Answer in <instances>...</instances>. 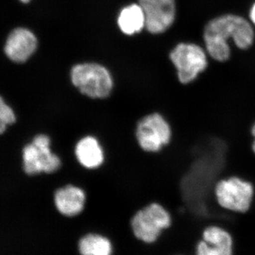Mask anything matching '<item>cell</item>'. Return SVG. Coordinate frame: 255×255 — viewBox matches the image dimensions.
<instances>
[{
    "mask_svg": "<svg viewBox=\"0 0 255 255\" xmlns=\"http://www.w3.org/2000/svg\"><path fill=\"white\" fill-rule=\"evenodd\" d=\"M78 246L80 255H112L113 253L110 240L96 233H88L80 238Z\"/></svg>",
    "mask_w": 255,
    "mask_h": 255,
    "instance_id": "obj_14",
    "label": "cell"
},
{
    "mask_svg": "<svg viewBox=\"0 0 255 255\" xmlns=\"http://www.w3.org/2000/svg\"><path fill=\"white\" fill-rule=\"evenodd\" d=\"M250 16H251L252 22H253V24L255 26V3L253 5V6H252Z\"/></svg>",
    "mask_w": 255,
    "mask_h": 255,
    "instance_id": "obj_16",
    "label": "cell"
},
{
    "mask_svg": "<svg viewBox=\"0 0 255 255\" xmlns=\"http://www.w3.org/2000/svg\"><path fill=\"white\" fill-rule=\"evenodd\" d=\"M251 133L252 135L253 136V138H254L252 147H253V152H254L255 154V123L253 124V127H252Z\"/></svg>",
    "mask_w": 255,
    "mask_h": 255,
    "instance_id": "obj_17",
    "label": "cell"
},
{
    "mask_svg": "<svg viewBox=\"0 0 255 255\" xmlns=\"http://www.w3.org/2000/svg\"><path fill=\"white\" fill-rule=\"evenodd\" d=\"M85 191L74 185H67L55 191L54 204L58 212L67 217L78 216L85 207Z\"/></svg>",
    "mask_w": 255,
    "mask_h": 255,
    "instance_id": "obj_11",
    "label": "cell"
},
{
    "mask_svg": "<svg viewBox=\"0 0 255 255\" xmlns=\"http://www.w3.org/2000/svg\"></svg>",
    "mask_w": 255,
    "mask_h": 255,
    "instance_id": "obj_19",
    "label": "cell"
},
{
    "mask_svg": "<svg viewBox=\"0 0 255 255\" xmlns=\"http://www.w3.org/2000/svg\"><path fill=\"white\" fill-rule=\"evenodd\" d=\"M214 194L217 204L223 209L236 214H246L251 209L255 189L250 181L232 176L216 183Z\"/></svg>",
    "mask_w": 255,
    "mask_h": 255,
    "instance_id": "obj_3",
    "label": "cell"
},
{
    "mask_svg": "<svg viewBox=\"0 0 255 255\" xmlns=\"http://www.w3.org/2000/svg\"><path fill=\"white\" fill-rule=\"evenodd\" d=\"M168 209L158 202H151L138 210L130 220L134 236L145 244H153L172 226Z\"/></svg>",
    "mask_w": 255,
    "mask_h": 255,
    "instance_id": "obj_2",
    "label": "cell"
},
{
    "mask_svg": "<svg viewBox=\"0 0 255 255\" xmlns=\"http://www.w3.org/2000/svg\"><path fill=\"white\" fill-rule=\"evenodd\" d=\"M72 82L79 91L92 99H105L113 89L110 72L95 63L75 65L70 73Z\"/></svg>",
    "mask_w": 255,
    "mask_h": 255,
    "instance_id": "obj_5",
    "label": "cell"
},
{
    "mask_svg": "<svg viewBox=\"0 0 255 255\" xmlns=\"http://www.w3.org/2000/svg\"><path fill=\"white\" fill-rule=\"evenodd\" d=\"M169 58L177 70L178 82L183 85L195 82L208 67L205 50L195 43H179L172 50Z\"/></svg>",
    "mask_w": 255,
    "mask_h": 255,
    "instance_id": "obj_6",
    "label": "cell"
},
{
    "mask_svg": "<svg viewBox=\"0 0 255 255\" xmlns=\"http://www.w3.org/2000/svg\"><path fill=\"white\" fill-rule=\"evenodd\" d=\"M119 28L123 33L132 35L145 27V16L140 4H132L124 8L118 18Z\"/></svg>",
    "mask_w": 255,
    "mask_h": 255,
    "instance_id": "obj_13",
    "label": "cell"
},
{
    "mask_svg": "<svg viewBox=\"0 0 255 255\" xmlns=\"http://www.w3.org/2000/svg\"><path fill=\"white\" fill-rule=\"evenodd\" d=\"M16 122L14 111L7 104L5 103L2 97L0 100V132L2 134L6 130L7 126Z\"/></svg>",
    "mask_w": 255,
    "mask_h": 255,
    "instance_id": "obj_15",
    "label": "cell"
},
{
    "mask_svg": "<svg viewBox=\"0 0 255 255\" xmlns=\"http://www.w3.org/2000/svg\"><path fill=\"white\" fill-rule=\"evenodd\" d=\"M20 1H22L23 3H28L29 2L30 0H20Z\"/></svg>",
    "mask_w": 255,
    "mask_h": 255,
    "instance_id": "obj_18",
    "label": "cell"
},
{
    "mask_svg": "<svg viewBox=\"0 0 255 255\" xmlns=\"http://www.w3.org/2000/svg\"><path fill=\"white\" fill-rule=\"evenodd\" d=\"M172 126L159 112H151L137 122L135 137L137 144L146 153L161 152L172 140Z\"/></svg>",
    "mask_w": 255,
    "mask_h": 255,
    "instance_id": "obj_4",
    "label": "cell"
},
{
    "mask_svg": "<svg viewBox=\"0 0 255 255\" xmlns=\"http://www.w3.org/2000/svg\"><path fill=\"white\" fill-rule=\"evenodd\" d=\"M235 239L227 228L212 224L203 230L194 255H235Z\"/></svg>",
    "mask_w": 255,
    "mask_h": 255,
    "instance_id": "obj_8",
    "label": "cell"
},
{
    "mask_svg": "<svg viewBox=\"0 0 255 255\" xmlns=\"http://www.w3.org/2000/svg\"><path fill=\"white\" fill-rule=\"evenodd\" d=\"M36 47V38L32 32L26 28H16L6 41L5 53L12 61L23 63L34 53Z\"/></svg>",
    "mask_w": 255,
    "mask_h": 255,
    "instance_id": "obj_10",
    "label": "cell"
},
{
    "mask_svg": "<svg viewBox=\"0 0 255 255\" xmlns=\"http://www.w3.org/2000/svg\"><path fill=\"white\" fill-rule=\"evenodd\" d=\"M75 153L80 164L87 169L98 168L105 159L102 146L95 137H82L75 145Z\"/></svg>",
    "mask_w": 255,
    "mask_h": 255,
    "instance_id": "obj_12",
    "label": "cell"
},
{
    "mask_svg": "<svg viewBox=\"0 0 255 255\" xmlns=\"http://www.w3.org/2000/svg\"><path fill=\"white\" fill-rule=\"evenodd\" d=\"M23 168L28 175L52 174L59 169L61 161L50 150V139L45 134H38L31 143L23 147Z\"/></svg>",
    "mask_w": 255,
    "mask_h": 255,
    "instance_id": "obj_7",
    "label": "cell"
},
{
    "mask_svg": "<svg viewBox=\"0 0 255 255\" xmlns=\"http://www.w3.org/2000/svg\"><path fill=\"white\" fill-rule=\"evenodd\" d=\"M145 16V28L154 34L164 33L176 17L175 0H138Z\"/></svg>",
    "mask_w": 255,
    "mask_h": 255,
    "instance_id": "obj_9",
    "label": "cell"
},
{
    "mask_svg": "<svg viewBox=\"0 0 255 255\" xmlns=\"http://www.w3.org/2000/svg\"><path fill=\"white\" fill-rule=\"evenodd\" d=\"M230 38H232L240 49H248L255 40L253 26L242 16L226 14L211 20L204 28L206 50L215 60L225 62L229 59L231 53L228 44Z\"/></svg>",
    "mask_w": 255,
    "mask_h": 255,
    "instance_id": "obj_1",
    "label": "cell"
}]
</instances>
